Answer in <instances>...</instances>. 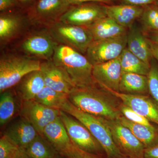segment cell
Wrapping results in <instances>:
<instances>
[{"mask_svg":"<svg viewBox=\"0 0 158 158\" xmlns=\"http://www.w3.org/2000/svg\"><path fill=\"white\" fill-rule=\"evenodd\" d=\"M97 85L75 88L69 94V100L86 113L108 119L118 120L123 115L119 109L120 100L107 90L98 88Z\"/></svg>","mask_w":158,"mask_h":158,"instance_id":"obj_1","label":"cell"},{"mask_svg":"<svg viewBox=\"0 0 158 158\" xmlns=\"http://www.w3.org/2000/svg\"><path fill=\"white\" fill-rule=\"evenodd\" d=\"M52 61L75 88L97 85L92 76L93 66L84 54L67 46L59 44Z\"/></svg>","mask_w":158,"mask_h":158,"instance_id":"obj_2","label":"cell"},{"mask_svg":"<svg viewBox=\"0 0 158 158\" xmlns=\"http://www.w3.org/2000/svg\"><path fill=\"white\" fill-rule=\"evenodd\" d=\"M41 62L15 51L2 53L0 57V93L14 88L28 73L40 70Z\"/></svg>","mask_w":158,"mask_h":158,"instance_id":"obj_3","label":"cell"},{"mask_svg":"<svg viewBox=\"0 0 158 158\" xmlns=\"http://www.w3.org/2000/svg\"><path fill=\"white\" fill-rule=\"evenodd\" d=\"M60 110L73 116L88 129L102 147L106 158H127L116 147L109 127L101 117L80 110L72 104L69 99L63 104Z\"/></svg>","mask_w":158,"mask_h":158,"instance_id":"obj_4","label":"cell"},{"mask_svg":"<svg viewBox=\"0 0 158 158\" xmlns=\"http://www.w3.org/2000/svg\"><path fill=\"white\" fill-rule=\"evenodd\" d=\"M59 44L46 28L33 27L14 44V50L40 61L52 59Z\"/></svg>","mask_w":158,"mask_h":158,"instance_id":"obj_5","label":"cell"},{"mask_svg":"<svg viewBox=\"0 0 158 158\" xmlns=\"http://www.w3.org/2000/svg\"><path fill=\"white\" fill-rule=\"evenodd\" d=\"M46 28L59 44L67 46L85 55L93 41L90 31L86 27L59 21Z\"/></svg>","mask_w":158,"mask_h":158,"instance_id":"obj_6","label":"cell"},{"mask_svg":"<svg viewBox=\"0 0 158 158\" xmlns=\"http://www.w3.org/2000/svg\"><path fill=\"white\" fill-rule=\"evenodd\" d=\"M71 6L68 0H36L27 13L34 27L46 28L59 21Z\"/></svg>","mask_w":158,"mask_h":158,"instance_id":"obj_7","label":"cell"},{"mask_svg":"<svg viewBox=\"0 0 158 158\" xmlns=\"http://www.w3.org/2000/svg\"><path fill=\"white\" fill-rule=\"evenodd\" d=\"M32 25L27 13L22 14L15 10L1 12L0 14L1 48L15 43L31 28Z\"/></svg>","mask_w":158,"mask_h":158,"instance_id":"obj_8","label":"cell"},{"mask_svg":"<svg viewBox=\"0 0 158 158\" xmlns=\"http://www.w3.org/2000/svg\"><path fill=\"white\" fill-rule=\"evenodd\" d=\"M59 117L71 140L76 146L86 152L106 157L104 150L98 141L81 122L62 110H60Z\"/></svg>","mask_w":158,"mask_h":158,"instance_id":"obj_9","label":"cell"},{"mask_svg":"<svg viewBox=\"0 0 158 158\" xmlns=\"http://www.w3.org/2000/svg\"><path fill=\"white\" fill-rule=\"evenodd\" d=\"M101 117L109 127L116 147L126 158H144V145L128 128L118 119Z\"/></svg>","mask_w":158,"mask_h":158,"instance_id":"obj_10","label":"cell"},{"mask_svg":"<svg viewBox=\"0 0 158 158\" xmlns=\"http://www.w3.org/2000/svg\"><path fill=\"white\" fill-rule=\"evenodd\" d=\"M127 33L113 38L93 40L85 56L93 66L117 59L127 46Z\"/></svg>","mask_w":158,"mask_h":158,"instance_id":"obj_11","label":"cell"},{"mask_svg":"<svg viewBox=\"0 0 158 158\" xmlns=\"http://www.w3.org/2000/svg\"><path fill=\"white\" fill-rule=\"evenodd\" d=\"M106 16V5L98 2H87L71 5L59 21L86 27Z\"/></svg>","mask_w":158,"mask_h":158,"instance_id":"obj_12","label":"cell"},{"mask_svg":"<svg viewBox=\"0 0 158 158\" xmlns=\"http://www.w3.org/2000/svg\"><path fill=\"white\" fill-rule=\"evenodd\" d=\"M19 115L43 136L44 128L59 117L60 110L48 107L34 100L21 102Z\"/></svg>","mask_w":158,"mask_h":158,"instance_id":"obj_13","label":"cell"},{"mask_svg":"<svg viewBox=\"0 0 158 158\" xmlns=\"http://www.w3.org/2000/svg\"><path fill=\"white\" fill-rule=\"evenodd\" d=\"M122 75L120 56L109 62L93 65L94 80L105 90L119 92Z\"/></svg>","mask_w":158,"mask_h":158,"instance_id":"obj_14","label":"cell"},{"mask_svg":"<svg viewBox=\"0 0 158 158\" xmlns=\"http://www.w3.org/2000/svg\"><path fill=\"white\" fill-rule=\"evenodd\" d=\"M107 91L136 113L158 125V104L152 98L147 95L127 94L110 90Z\"/></svg>","mask_w":158,"mask_h":158,"instance_id":"obj_15","label":"cell"},{"mask_svg":"<svg viewBox=\"0 0 158 158\" xmlns=\"http://www.w3.org/2000/svg\"><path fill=\"white\" fill-rule=\"evenodd\" d=\"M45 87L41 71L31 72L25 76L14 87L21 102L34 100Z\"/></svg>","mask_w":158,"mask_h":158,"instance_id":"obj_16","label":"cell"},{"mask_svg":"<svg viewBox=\"0 0 158 158\" xmlns=\"http://www.w3.org/2000/svg\"><path fill=\"white\" fill-rule=\"evenodd\" d=\"M40 70L43 76L45 86L68 94L75 88L67 81L52 60L41 61Z\"/></svg>","mask_w":158,"mask_h":158,"instance_id":"obj_17","label":"cell"},{"mask_svg":"<svg viewBox=\"0 0 158 158\" xmlns=\"http://www.w3.org/2000/svg\"><path fill=\"white\" fill-rule=\"evenodd\" d=\"M127 48L133 54L150 65L153 57L148 39L142 29L135 24L128 30Z\"/></svg>","mask_w":158,"mask_h":158,"instance_id":"obj_18","label":"cell"},{"mask_svg":"<svg viewBox=\"0 0 158 158\" xmlns=\"http://www.w3.org/2000/svg\"><path fill=\"white\" fill-rule=\"evenodd\" d=\"M4 135L9 137L23 150L40 134L31 123L20 117L9 126Z\"/></svg>","mask_w":158,"mask_h":158,"instance_id":"obj_19","label":"cell"},{"mask_svg":"<svg viewBox=\"0 0 158 158\" xmlns=\"http://www.w3.org/2000/svg\"><path fill=\"white\" fill-rule=\"evenodd\" d=\"M108 17L114 20L125 28H130L139 19L143 11V7L121 4L118 5H106Z\"/></svg>","mask_w":158,"mask_h":158,"instance_id":"obj_20","label":"cell"},{"mask_svg":"<svg viewBox=\"0 0 158 158\" xmlns=\"http://www.w3.org/2000/svg\"><path fill=\"white\" fill-rule=\"evenodd\" d=\"M86 27L90 31L93 40L118 37L128 31L108 16L98 20Z\"/></svg>","mask_w":158,"mask_h":158,"instance_id":"obj_21","label":"cell"},{"mask_svg":"<svg viewBox=\"0 0 158 158\" xmlns=\"http://www.w3.org/2000/svg\"><path fill=\"white\" fill-rule=\"evenodd\" d=\"M43 136L53 145L59 154L72 143L59 116L44 128Z\"/></svg>","mask_w":158,"mask_h":158,"instance_id":"obj_22","label":"cell"},{"mask_svg":"<svg viewBox=\"0 0 158 158\" xmlns=\"http://www.w3.org/2000/svg\"><path fill=\"white\" fill-rule=\"evenodd\" d=\"M119 92L127 94L146 95L149 93L147 76L133 73H122Z\"/></svg>","mask_w":158,"mask_h":158,"instance_id":"obj_23","label":"cell"},{"mask_svg":"<svg viewBox=\"0 0 158 158\" xmlns=\"http://www.w3.org/2000/svg\"><path fill=\"white\" fill-rule=\"evenodd\" d=\"M118 120L132 132L134 135L143 144L145 148L158 140V129L156 127H150L135 123L130 121L123 115H122Z\"/></svg>","mask_w":158,"mask_h":158,"instance_id":"obj_24","label":"cell"},{"mask_svg":"<svg viewBox=\"0 0 158 158\" xmlns=\"http://www.w3.org/2000/svg\"><path fill=\"white\" fill-rule=\"evenodd\" d=\"M23 151L31 158H56L59 154L53 145L40 135Z\"/></svg>","mask_w":158,"mask_h":158,"instance_id":"obj_25","label":"cell"},{"mask_svg":"<svg viewBox=\"0 0 158 158\" xmlns=\"http://www.w3.org/2000/svg\"><path fill=\"white\" fill-rule=\"evenodd\" d=\"M122 73H133L147 76L150 65L136 56L127 48L120 56Z\"/></svg>","mask_w":158,"mask_h":158,"instance_id":"obj_26","label":"cell"},{"mask_svg":"<svg viewBox=\"0 0 158 158\" xmlns=\"http://www.w3.org/2000/svg\"><path fill=\"white\" fill-rule=\"evenodd\" d=\"M69 94L59 92L45 86L34 100L48 107L60 110L63 104L68 100Z\"/></svg>","mask_w":158,"mask_h":158,"instance_id":"obj_27","label":"cell"},{"mask_svg":"<svg viewBox=\"0 0 158 158\" xmlns=\"http://www.w3.org/2000/svg\"><path fill=\"white\" fill-rule=\"evenodd\" d=\"M10 89L1 93L0 124L5 125L13 118L16 110V100Z\"/></svg>","mask_w":158,"mask_h":158,"instance_id":"obj_28","label":"cell"},{"mask_svg":"<svg viewBox=\"0 0 158 158\" xmlns=\"http://www.w3.org/2000/svg\"><path fill=\"white\" fill-rule=\"evenodd\" d=\"M143 7L139 20L141 29L144 33L158 31V6L156 3Z\"/></svg>","mask_w":158,"mask_h":158,"instance_id":"obj_29","label":"cell"},{"mask_svg":"<svg viewBox=\"0 0 158 158\" xmlns=\"http://www.w3.org/2000/svg\"><path fill=\"white\" fill-rule=\"evenodd\" d=\"M147 77L149 94L158 104V63L154 58L151 62Z\"/></svg>","mask_w":158,"mask_h":158,"instance_id":"obj_30","label":"cell"},{"mask_svg":"<svg viewBox=\"0 0 158 158\" xmlns=\"http://www.w3.org/2000/svg\"><path fill=\"white\" fill-rule=\"evenodd\" d=\"M20 148L6 135L0 139V158H15Z\"/></svg>","mask_w":158,"mask_h":158,"instance_id":"obj_31","label":"cell"},{"mask_svg":"<svg viewBox=\"0 0 158 158\" xmlns=\"http://www.w3.org/2000/svg\"><path fill=\"white\" fill-rule=\"evenodd\" d=\"M119 109L122 114L130 121L135 123L143 125L148 127H155L151 123V122L148 119L136 113L122 102L119 106Z\"/></svg>","mask_w":158,"mask_h":158,"instance_id":"obj_32","label":"cell"},{"mask_svg":"<svg viewBox=\"0 0 158 158\" xmlns=\"http://www.w3.org/2000/svg\"><path fill=\"white\" fill-rule=\"evenodd\" d=\"M59 154L65 158H104L103 157L86 152L80 149L73 142Z\"/></svg>","mask_w":158,"mask_h":158,"instance_id":"obj_33","label":"cell"},{"mask_svg":"<svg viewBox=\"0 0 158 158\" xmlns=\"http://www.w3.org/2000/svg\"><path fill=\"white\" fill-rule=\"evenodd\" d=\"M20 6L19 0H0L1 13L14 10Z\"/></svg>","mask_w":158,"mask_h":158,"instance_id":"obj_34","label":"cell"},{"mask_svg":"<svg viewBox=\"0 0 158 158\" xmlns=\"http://www.w3.org/2000/svg\"><path fill=\"white\" fill-rule=\"evenodd\" d=\"M121 4L131 6L144 7L147 5L156 3L158 0H117Z\"/></svg>","mask_w":158,"mask_h":158,"instance_id":"obj_35","label":"cell"},{"mask_svg":"<svg viewBox=\"0 0 158 158\" xmlns=\"http://www.w3.org/2000/svg\"><path fill=\"white\" fill-rule=\"evenodd\" d=\"M144 158H158V140L145 148Z\"/></svg>","mask_w":158,"mask_h":158,"instance_id":"obj_36","label":"cell"},{"mask_svg":"<svg viewBox=\"0 0 158 158\" xmlns=\"http://www.w3.org/2000/svg\"><path fill=\"white\" fill-rule=\"evenodd\" d=\"M71 5H79L87 2H98L102 4H110L113 0H68Z\"/></svg>","mask_w":158,"mask_h":158,"instance_id":"obj_37","label":"cell"},{"mask_svg":"<svg viewBox=\"0 0 158 158\" xmlns=\"http://www.w3.org/2000/svg\"><path fill=\"white\" fill-rule=\"evenodd\" d=\"M148 42L153 57L158 62V44L152 42L149 39Z\"/></svg>","mask_w":158,"mask_h":158,"instance_id":"obj_38","label":"cell"},{"mask_svg":"<svg viewBox=\"0 0 158 158\" xmlns=\"http://www.w3.org/2000/svg\"><path fill=\"white\" fill-rule=\"evenodd\" d=\"M145 34L150 40L158 44V31L148 32Z\"/></svg>","mask_w":158,"mask_h":158,"instance_id":"obj_39","label":"cell"},{"mask_svg":"<svg viewBox=\"0 0 158 158\" xmlns=\"http://www.w3.org/2000/svg\"><path fill=\"white\" fill-rule=\"evenodd\" d=\"M36 0H19L21 7H24L27 9L30 8Z\"/></svg>","mask_w":158,"mask_h":158,"instance_id":"obj_40","label":"cell"},{"mask_svg":"<svg viewBox=\"0 0 158 158\" xmlns=\"http://www.w3.org/2000/svg\"><path fill=\"white\" fill-rule=\"evenodd\" d=\"M15 158H31L23 151L21 149Z\"/></svg>","mask_w":158,"mask_h":158,"instance_id":"obj_41","label":"cell"},{"mask_svg":"<svg viewBox=\"0 0 158 158\" xmlns=\"http://www.w3.org/2000/svg\"><path fill=\"white\" fill-rule=\"evenodd\" d=\"M56 158H65L64 157L60 155H58V156H57Z\"/></svg>","mask_w":158,"mask_h":158,"instance_id":"obj_42","label":"cell"},{"mask_svg":"<svg viewBox=\"0 0 158 158\" xmlns=\"http://www.w3.org/2000/svg\"><path fill=\"white\" fill-rule=\"evenodd\" d=\"M156 4H157V6H158V2H156Z\"/></svg>","mask_w":158,"mask_h":158,"instance_id":"obj_43","label":"cell"}]
</instances>
